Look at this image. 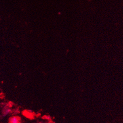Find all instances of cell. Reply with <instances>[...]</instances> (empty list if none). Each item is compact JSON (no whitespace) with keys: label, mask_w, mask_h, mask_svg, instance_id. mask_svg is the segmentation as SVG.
<instances>
[{"label":"cell","mask_w":123,"mask_h":123,"mask_svg":"<svg viewBox=\"0 0 123 123\" xmlns=\"http://www.w3.org/2000/svg\"><path fill=\"white\" fill-rule=\"evenodd\" d=\"M0 99H1V95H0Z\"/></svg>","instance_id":"3957f363"},{"label":"cell","mask_w":123,"mask_h":123,"mask_svg":"<svg viewBox=\"0 0 123 123\" xmlns=\"http://www.w3.org/2000/svg\"><path fill=\"white\" fill-rule=\"evenodd\" d=\"M8 123H21V117L17 115L12 116L9 118Z\"/></svg>","instance_id":"6da1fadb"},{"label":"cell","mask_w":123,"mask_h":123,"mask_svg":"<svg viewBox=\"0 0 123 123\" xmlns=\"http://www.w3.org/2000/svg\"><path fill=\"white\" fill-rule=\"evenodd\" d=\"M22 114L26 118H28L30 119H33L34 117V115L33 113L31 111H29V110H24V111H23Z\"/></svg>","instance_id":"7a4b0ae2"}]
</instances>
